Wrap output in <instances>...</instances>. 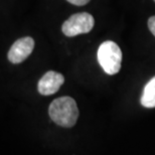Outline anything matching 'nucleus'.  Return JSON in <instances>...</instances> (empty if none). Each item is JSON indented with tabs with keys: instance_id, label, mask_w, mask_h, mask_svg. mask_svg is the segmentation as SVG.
Listing matches in <instances>:
<instances>
[{
	"instance_id": "1",
	"label": "nucleus",
	"mask_w": 155,
	"mask_h": 155,
	"mask_svg": "<svg viewBox=\"0 0 155 155\" xmlns=\"http://www.w3.org/2000/svg\"><path fill=\"white\" fill-rule=\"evenodd\" d=\"M49 117L55 124L71 128L77 123L79 109L76 101L71 97H61L52 101L48 109Z\"/></svg>"
},
{
	"instance_id": "2",
	"label": "nucleus",
	"mask_w": 155,
	"mask_h": 155,
	"mask_svg": "<svg viewBox=\"0 0 155 155\" xmlns=\"http://www.w3.org/2000/svg\"><path fill=\"white\" fill-rule=\"evenodd\" d=\"M98 61L108 75L119 73L122 64V51L116 42L107 40L98 49Z\"/></svg>"
},
{
	"instance_id": "3",
	"label": "nucleus",
	"mask_w": 155,
	"mask_h": 155,
	"mask_svg": "<svg viewBox=\"0 0 155 155\" xmlns=\"http://www.w3.org/2000/svg\"><path fill=\"white\" fill-rule=\"evenodd\" d=\"M95 24L94 17L88 12H80L72 15L61 26L64 35L67 36H76L83 33H88L93 29Z\"/></svg>"
},
{
	"instance_id": "4",
	"label": "nucleus",
	"mask_w": 155,
	"mask_h": 155,
	"mask_svg": "<svg viewBox=\"0 0 155 155\" xmlns=\"http://www.w3.org/2000/svg\"><path fill=\"white\" fill-rule=\"evenodd\" d=\"M35 48V40L30 36L17 39L8 51V60L12 64H20L29 57Z\"/></svg>"
},
{
	"instance_id": "5",
	"label": "nucleus",
	"mask_w": 155,
	"mask_h": 155,
	"mask_svg": "<svg viewBox=\"0 0 155 155\" xmlns=\"http://www.w3.org/2000/svg\"><path fill=\"white\" fill-rule=\"evenodd\" d=\"M64 78L61 74L54 72V71H49V72L45 73L41 79L39 80L38 90L39 94L43 96L55 94L64 84Z\"/></svg>"
},
{
	"instance_id": "6",
	"label": "nucleus",
	"mask_w": 155,
	"mask_h": 155,
	"mask_svg": "<svg viewBox=\"0 0 155 155\" xmlns=\"http://www.w3.org/2000/svg\"><path fill=\"white\" fill-rule=\"evenodd\" d=\"M140 102L145 108H155V77L146 84Z\"/></svg>"
},
{
	"instance_id": "7",
	"label": "nucleus",
	"mask_w": 155,
	"mask_h": 155,
	"mask_svg": "<svg viewBox=\"0 0 155 155\" xmlns=\"http://www.w3.org/2000/svg\"><path fill=\"white\" fill-rule=\"evenodd\" d=\"M148 28H149L151 33L155 36V15L154 16H151L148 19Z\"/></svg>"
},
{
	"instance_id": "8",
	"label": "nucleus",
	"mask_w": 155,
	"mask_h": 155,
	"mask_svg": "<svg viewBox=\"0 0 155 155\" xmlns=\"http://www.w3.org/2000/svg\"><path fill=\"white\" fill-rule=\"evenodd\" d=\"M67 1H69L70 3H72L74 5L83 6V5H86L87 3H89L90 0H67Z\"/></svg>"
},
{
	"instance_id": "9",
	"label": "nucleus",
	"mask_w": 155,
	"mask_h": 155,
	"mask_svg": "<svg viewBox=\"0 0 155 155\" xmlns=\"http://www.w3.org/2000/svg\"><path fill=\"white\" fill-rule=\"evenodd\" d=\"M154 2H155V0H154Z\"/></svg>"
}]
</instances>
